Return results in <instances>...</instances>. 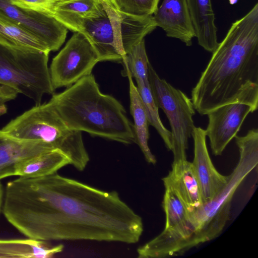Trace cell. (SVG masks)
Instances as JSON below:
<instances>
[{"mask_svg":"<svg viewBox=\"0 0 258 258\" xmlns=\"http://www.w3.org/2000/svg\"><path fill=\"white\" fill-rule=\"evenodd\" d=\"M2 212L27 238L137 243L141 217L120 197L57 172L19 177L6 186Z\"/></svg>","mask_w":258,"mask_h":258,"instance_id":"cell-1","label":"cell"},{"mask_svg":"<svg viewBox=\"0 0 258 258\" xmlns=\"http://www.w3.org/2000/svg\"><path fill=\"white\" fill-rule=\"evenodd\" d=\"M201 115L240 102L258 107V4L233 22L191 92Z\"/></svg>","mask_w":258,"mask_h":258,"instance_id":"cell-2","label":"cell"},{"mask_svg":"<svg viewBox=\"0 0 258 258\" xmlns=\"http://www.w3.org/2000/svg\"><path fill=\"white\" fill-rule=\"evenodd\" d=\"M52 95L48 102L69 128L124 144L136 143L134 126L124 108L100 91L92 74Z\"/></svg>","mask_w":258,"mask_h":258,"instance_id":"cell-3","label":"cell"},{"mask_svg":"<svg viewBox=\"0 0 258 258\" xmlns=\"http://www.w3.org/2000/svg\"><path fill=\"white\" fill-rule=\"evenodd\" d=\"M101 13L91 17L55 12L52 17L68 30L85 35L91 42L100 61L121 62L126 54L157 25L153 16L136 17L119 12L102 1Z\"/></svg>","mask_w":258,"mask_h":258,"instance_id":"cell-4","label":"cell"},{"mask_svg":"<svg viewBox=\"0 0 258 258\" xmlns=\"http://www.w3.org/2000/svg\"><path fill=\"white\" fill-rule=\"evenodd\" d=\"M257 166L250 155H239L238 162L229 175L227 184L212 201L189 213L182 223L163 232V240L174 255L217 237L229 219L231 201L237 188L247 175Z\"/></svg>","mask_w":258,"mask_h":258,"instance_id":"cell-5","label":"cell"},{"mask_svg":"<svg viewBox=\"0 0 258 258\" xmlns=\"http://www.w3.org/2000/svg\"><path fill=\"white\" fill-rule=\"evenodd\" d=\"M2 131L16 139L60 151L79 171H83L89 162L82 132L69 128L48 102L36 105L12 120Z\"/></svg>","mask_w":258,"mask_h":258,"instance_id":"cell-6","label":"cell"},{"mask_svg":"<svg viewBox=\"0 0 258 258\" xmlns=\"http://www.w3.org/2000/svg\"><path fill=\"white\" fill-rule=\"evenodd\" d=\"M49 53L0 43V84L40 104L54 89L48 67Z\"/></svg>","mask_w":258,"mask_h":258,"instance_id":"cell-7","label":"cell"},{"mask_svg":"<svg viewBox=\"0 0 258 258\" xmlns=\"http://www.w3.org/2000/svg\"><path fill=\"white\" fill-rule=\"evenodd\" d=\"M148 76L154 101L165 113L171 126L173 161L186 159L188 139L195 127L192 101L184 92L160 78L151 63Z\"/></svg>","mask_w":258,"mask_h":258,"instance_id":"cell-8","label":"cell"},{"mask_svg":"<svg viewBox=\"0 0 258 258\" xmlns=\"http://www.w3.org/2000/svg\"><path fill=\"white\" fill-rule=\"evenodd\" d=\"M99 61L98 55L88 38L75 32L50 64L49 73L54 89L67 88L92 74Z\"/></svg>","mask_w":258,"mask_h":258,"instance_id":"cell-9","label":"cell"},{"mask_svg":"<svg viewBox=\"0 0 258 258\" xmlns=\"http://www.w3.org/2000/svg\"><path fill=\"white\" fill-rule=\"evenodd\" d=\"M0 17L34 34L50 52L60 47L68 33V28L55 18L17 7L9 0H0Z\"/></svg>","mask_w":258,"mask_h":258,"instance_id":"cell-10","label":"cell"},{"mask_svg":"<svg viewBox=\"0 0 258 258\" xmlns=\"http://www.w3.org/2000/svg\"><path fill=\"white\" fill-rule=\"evenodd\" d=\"M254 110L248 104L233 102L223 105L208 112L205 130L213 154L221 155L229 142L237 135L244 120Z\"/></svg>","mask_w":258,"mask_h":258,"instance_id":"cell-11","label":"cell"},{"mask_svg":"<svg viewBox=\"0 0 258 258\" xmlns=\"http://www.w3.org/2000/svg\"><path fill=\"white\" fill-rule=\"evenodd\" d=\"M191 136L194 142V158L191 163L204 204L212 201L223 189L229 175L220 173L213 165L206 145L205 130L195 126Z\"/></svg>","mask_w":258,"mask_h":258,"instance_id":"cell-12","label":"cell"},{"mask_svg":"<svg viewBox=\"0 0 258 258\" xmlns=\"http://www.w3.org/2000/svg\"><path fill=\"white\" fill-rule=\"evenodd\" d=\"M153 16L167 37L191 45L196 33L186 0H163Z\"/></svg>","mask_w":258,"mask_h":258,"instance_id":"cell-13","label":"cell"},{"mask_svg":"<svg viewBox=\"0 0 258 258\" xmlns=\"http://www.w3.org/2000/svg\"><path fill=\"white\" fill-rule=\"evenodd\" d=\"M162 180L165 187L171 188L180 197L189 213L203 204L192 163L186 159L173 161L171 170Z\"/></svg>","mask_w":258,"mask_h":258,"instance_id":"cell-14","label":"cell"},{"mask_svg":"<svg viewBox=\"0 0 258 258\" xmlns=\"http://www.w3.org/2000/svg\"><path fill=\"white\" fill-rule=\"evenodd\" d=\"M53 150L44 144L16 139L0 130V180L15 175L19 164Z\"/></svg>","mask_w":258,"mask_h":258,"instance_id":"cell-15","label":"cell"},{"mask_svg":"<svg viewBox=\"0 0 258 258\" xmlns=\"http://www.w3.org/2000/svg\"><path fill=\"white\" fill-rule=\"evenodd\" d=\"M198 44L213 52L217 47V28L211 0H186Z\"/></svg>","mask_w":258,"mask_h":258,"instance_id":"cell-16","label":"cell"},{"mask_svg":"<svg viewBox=\"0 0 258 258\" xmlns=\"http://www.w3.org/2000/svg\"><path fill=\"white\" fill-rule=\"evenodd\" d=\"M59 244L49 245L45 241L27 239H0V257L48 258L63 250Z\"/></svg>","mask_w":258,"mask_h":258,"instance_id":"cell-17","label":"cell"},{"mask_svg":"<svg viewBox=\"0 0 258 258\" xmlns=\"http://www.w3.org/2000/svg\"><path fill=\"white\" fill-rule=\"evenodd\" d=\"M125 76L127 77L129 81L130 111L134 121L133 126L136 143L139 146L146 161L154 165L157 160L148 145L149 123L147 116L132 77L129 74H127Z\"/></svg>","mask_w":258,"mask_h":258,"instance_id":"cell-18","label":"cell"},{"mask_svg":"<svg viewBox=\"0 0 258 258\" xmlns=\"http://www.w3.org/2000/svg\"><path fill=\"white\" fill-rule=\"evenodd\" d=\"M70 164L69 158L60 151L53 150L19 164L15 175L39 177L53 174Z\"/></svg>","mask_w":258,"mask_h":258,"instance_id":"cell-19","label":"cell"},{"mask_svg":"<svg viewBox=\"0 0 258 258\" xmlns=\"http://www.w3.org/2000/svg\"><path fill=\"white\" fill-rule=\"evenodd\" d=\"M0 43L24 49L50 52L46 45L34 34L1 17Z\"/></svg>","mask_w":258,"mask_h":258,"instance_id":"cell-20","label":"cell"},{"mask_svg":"<svg viewBox=\"0 0 258 258\" xmlns=\"http://www.w3.org/2000/svg\"><path fill=\"white\" fill-rule=\"evenodd\" d=\"M137 89L145 108L149 125L153 126L162 139L165 147L171 150V133L163 124L159 117L158 107L152 95L148 81H136Z\"/></svg>","mask_w":258,"mask_h":258,"instance_id":"cell-21","label":"cell"},{"mask_svg":"<svg viewBox=\"0 0 258 258\" xmlns=\"http://www.w3.org/2000/svg\"><path fill=\"white\" fill-rule=\"evenodd\" d=\"M121 62L124 67L123 76L129 74L136 81H148L150 62L146 53L145 39L134 46L126 54Z\"/></svg>","mask_w":258,"mask_h":258,"instance_id":"cell-22","label":"cell"},{"mask_svg":"<svg viewBox=\"0 0 258 258\" xmlns=\"http://www.w3.org/2000/svg\"><path fill=\"white\" fill-rule=\"evenodd\" d=\"M162 207L165 214V229L175 227L189 215V212L183 201L169 187H165Z\"/></svg>","mask_w":258,"mask_h":258,"instance_id":"cell-23","label":"cell"},{"mask_svg":"<svg viewBox=\"0 0 258 258\" xmlns=\"http://www.w3.org/2000/svg\"><path fill=\"white\" fill-rule=\"evenodd\" d=\"M103 8L101 0H62L56 5L54 12H66L82 17L99 15Z\"/></svg>","mask_w":258,"mask_h":258,"instance_id":"cell-24","label":"cell"},{"mask_svg":"<svg viewBox=\"0 0 258 258\" xmlns=\"http://www.w3.org/2000/svg\"><path fill=\"white\" fill-rule=\"evenodd\" d=\"M119 12L136 17L153 16L160 0H112Z\"/></svg>","mask_w":258,"mask_h":258,"instance_id":"cell-25","label":"cell"},{"mask_svg":"<svg viewBox=\"0 0 258 258\" xmlns=\"http://www.w3.org/2000/svg\"><path fill=\"white\" fill-rule=\"evenodd\" d=\"M13 5L51 16L57 3L62 0H9Z\"/></svg>","mask_w":258,"mask_h":258,"instance_id":"cell-26","label":"cell"},{"mask_svg":"<svg viewBox=\"0 0 258 258\" xmlns=\"http://www.w3.org/2000/svg\"><path fill=\"white\" fill-rule=\"evenodd\" d=\"M18 93L13 88L0 84V116L5 114L7 108L5 103L14 99Z\"/></svg>","mask_w":258,"mask_h":258,"instance_id":"cell-27","label":"cell"},{"mask_svg":"<svg viewBox=\"0 0 258 258\" xmlns=\"http://www.w3.org/2000/svg\"><path fill=\"white\" fill-rule=\"evenodd\" d=\"M4 198V190L2 183L0 182V213L2 210Z\"/></svg>","mask_w":258,"mask_h":258,"instance_id":"cell-28","label":"cell"},{"mask_svg":"<svg viewBox=\"0 0 258 258\" xmlns=\"http://www.w3.org/2000/svg\"><path fill=\"white\" fill-rule=\"evenodd\" d=\"M102 1L107 3V4H108L109 6L113 7L115 9V7H114V4H113V1L112 0H101Z\"/></svg>","mask_w":258,"mask_h":258,"instance_id":"cell-29","label":"cell"}]
</instances>
